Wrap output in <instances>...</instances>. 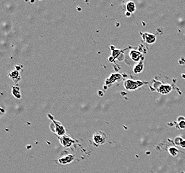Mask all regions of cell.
Returning a JSON list of instances; mask_svg holds the SVG:
<instances>
[{"label":"cell","mask_w":185,"mask_h":173,"mask_svg":"<svg viewBox=\"0 0 185 173\" xmlns=\"http://www.w3.org/2000/svg\"><path fill=\"white\" fill-rule=\"evenodd\" d=\"M143 84L141 81H135L131 79H127L125 81L124 86L127 90H135Z\"/></svg>","instance_id":"6da1fadb"},{"label":"cell","mask_w":185,"mask_h":173,"mask_svg":"<svg viewBox=\"0 0 185 173\" xmlns=\"http://www.w3.org/2000/svg\"><path fill=\"white\" fill-rule=\"evenodd\" d=\"M107 135L105 133L101 131L97 132L93 135V141L96 144H102L106 141Z\"/></svg>","instance_id":"7a4b0ae2"},{"label":"cell","mask_w":185,"mask_h":173,"mask_svg":"<svg viewBox=\"0 0 185 173\" xmlns=\"http://www.w3.org/2000/svg\"><path fill=\"white\" fill-rule=\"evenodd\" d=\"M73 159H74V157L73 156V155L69 154V155H67V156L65 157L61 158V159L58 160V161L61 164H66L70 163L71 162L73 161Z\"/></svg>","instance_id":"3957f363"},{"label":"cell","mask_w":185,"mask_h":173,"mask_svg":"<svg viewBox=\"0 0 185 173\" xmlns=\"http://www.w3.org/2000/svg\"><path fill=\"white\" fill-rule=\"evenodd\" d=\"M60 141H61V143L62 144V145L65 147H68L69 146H71L72 143L73 142V141L70 138V137H67V136L61 137Z\"/></svg>","instance_id":"277c9868"},{"label":"cell","mask_w":185,"mask_h":173,"mask_svg":"<svg viewBox=\"0 0 185 173\" xmlns=\"http://www.w3.org/2000/svg\"><path fill=\"white\" fill-rule=\"evenodd\" d=\"M143 39L147 43H153L155 41V36L149 34H144L143 35Z\"/></svg>","instance_id":"5b68a950"},{"label":"cell","mask_w":185,"mask_h":173,"mask_svg":"<svg viewBox=\"0 0 185 173\" xmlns=\"http://www.w3.org/2000/svg\"><path fill=\"white\" fill-rule=\"evenodd\" d=\"M130 57L133 60L137 61L140 59V58L141 57V54L139 52L137 51L132 50L130 51Z\"/></svg>","instance_id":"8992f818"},{"label":"cell","mask_w":185,"mask_h":173,"mask_svg":"<svg viewBox=\"0 0 185 173\" xmlns=\"http://www.w3.org/2000/svg\"><path fill=\"white\" fill-rule=\"evenodd\" d=\"M126 9H127V11H128V13H130V14H133V12H135L136 7L134 2L133 1L128 2L127 4V6H126Z\"/></svg>","instance_id":"52a82bcc"},{"label":"cell","mask_w":185,"mask_h":173,"mask_svg":"<svg viewBox=\"0 0 185 173\" xmlns=\"http://www.w3.org/2000/svg\"><path fill=\"white\" fill-rule=\"evenodd\" d=\"M120 78H121V77L119 75V74H112L111 76L106 81V83H107V84H110L111 83H113L115 80Z\"/></svg>","instance_id":"ba28073f"},{"label":"cell","mask_w":185,"mask_h":173,"mask_svg":"<svg viewBox=\"0 0 185 173\" xmlns=\"http://www.w3.org/2000/svg\"><path fill=\"white\" fill-rule=\"evenodd\" d=\"M143 61H141L139 63H138V64H137V65L135 66L134 69H133V71H134L135 73H138L141 72V71H143Z\"/></svg>","instance_id":"9c48e42d"},{"label":"cell","mask_w":185,"mask_h":173,"mask_svg":"<svg viewBox=\"0 0 185 173\" xmlns=\"http://www.w3.org/2000/svg\"><path fill=\"white\" fill-rule=\"evenodd\" d=\"M13 95H14L15 97L17 98H20V93H19V89L18 87H14L13 88Z\"/></svg>","instance_id":"30bf717a"}]
</instances>
